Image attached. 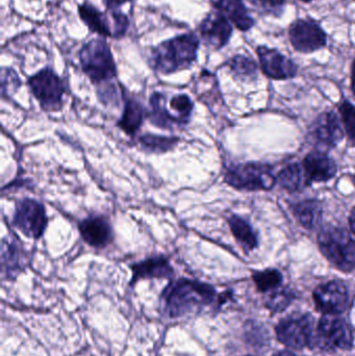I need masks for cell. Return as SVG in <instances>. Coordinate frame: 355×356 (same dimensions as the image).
<instances>
[{"label": "cell", "mask_w": 355, "mask_h": 356, "mask_svg": "<svg viewBox=\"0 0 355 356\" xmlns=\"http://www.w3.org/2000/svg\"><path fill=\"white\" fill-rule=\"evenodd\" d=\"M216 301L217 292L210 284L188 278L170 282L160 295L163 314L169 319L196 315Z\"/></svg>", "instance_id": "1"}, {"label": "cell", "mask_w": 355, "mask_h": 356, "mask_svg": "<svg viewBox=\"0 0 355 356\" xmlns=\"http://www.w3.org/2000/svg\"><path fill=\"white\" fill-rule=\"evenodd\" d=\"M198 47L199 40L194 33L179 35L151 50L150 65L162 74L190 68L197 58Z\"/></svg>", "instance_id": "2"}, {"label": "cell", "mask_w": 355, "mask_h": 356, "mask_svg": "<svg viewBox=\"0 0 355 356\" xmlns=\"http://www.w3.org/2000/svg\"><path fill=\"white\" fill-rule=\"evenodd\" d=\"M79 60L83 72L95 85L108 83L116 77V64L104 40H91L85 44L79 52Z\"/></svg>", "instance_id": "3"}, {"label": "cell", "mask_w": 355, "mask_h": 356, "mask_svg": "<svg viewBox=\"0 0 355 356\" xmlns=\"http://www.w3.org/2000/svg\"><path fill=\"white\" fill-rule=\"evenodd\" d=\"M319 248L333 266L344 272L355 269V240L339 227L323 229L318 236Z\"/></svg>", "instance_id": "4"}, {"label": "cell", "mask_w": 355, "mask_h": 356, "mask_svg": "<svg viewBox=\"0 0 355 356\" xmlns=\"http://www.w3.org/2000/svg\"><path fill=\"white\" fill-rule=\"evenodd\" d=\"M224 180L233 188L247 191L270 190L276 182L268 166L256 163L229 167Z\"/></svg>", "instance_id": "5"}, {"label": "cell", "mask_w": 355, "mask_h": 356, "mask_svg": "<svg viewBox=\"0 0 355 356\" xmlns=\"http://www.w3.org/2000/svg\"><path fill=\"white\" fill-rule=\"evenodd\" d=\"M277 339L290 348L302 349L317 345L314 319L310 315H292L276 326Z\"/></svg>", "instance_id": "6"}, {"label": "cell", "mask_w": 355, "mask_h": 356, "mask_svg": "<svg viewBox=\"0 0 355 356\" xmlns=\"http://www.w3.org/2000/svg\"><path fill=\"white\" fill-rule=\"evenodd\" d=\"M28 87L45 111H58L63 106L66 88L52 69L45 68L29 77Z\"/></svg>", "instance_id": "7"}, {"label": "cell", "mask_w": 355, "mask_h": 356, "mask_svg": "<svg viewBox=\"0 0 355 356\" xmlns=\"http://www.w3.org/2000/svg\"><path fill=\"white\" fill-rule=\"evenodd\" d=\"M12 223L27 238L39 240L48 224L45 207L35 199H21L16 202Z\"/></svg>", "instance_id": "8"}, {"label": "cell", "mask_w": 355, "mask_h": 356, "mask_svg": "<svg viewBox=\"0 0 355 356\" xmlns=\"http://www.w3.org/2000/svg\"><path fill=\"white\" fill-rule=\"evenodd\" d=\"M289 38L295 50L311 54L327 46V35L314 19H298L289 29Z\"/></svg>", "instance_id": "9"}, {"label": "cell", "mask_w": 355, "mask_h": 356, "mask_svg": "<svg viewBox=\"0 0 355 356\" xmlns=\"http://www.w3.org/2000/svg\"><path fill=\"white\" fill-rule=\"evenodd\" d=\"M354 337L345 320L336 315H325L320 320L317 332V345L327 349L349 350Z\"/></svg>", "instance_id": "10"}, {"label": "cell", "mask_w": 355, "mask_h": 356, "mask_svg": "<svg viewBox=\"0 0 355 356\" xmlns=\"http://www.w3.org/2000/svg\"><path fill=\"white\" fill-rule=\"evenodd\" d=\"M348 299L347 286L337 280L321 284L314 292L315 305L325 315H338L345 312Z\"/></svg>", "instance_id": "11"}, {"label": "cell", "mask_w": 355, "mask_h": 356, "mask_svg": "<svg viewBox=\"0 0 355 356\" xmlns=\"http://www.w3.org/2000/svg\"><path fill=\"white\" fill-rule=\"evenodd\" d=\"M202 41L208 47L220 49L224 47L233 35V26L220 12L210 13L199 26Z\"/></svg>", "instance_id": "12"}, {"label": "cell", "mask_w": 355, "mask_h": 356, "mask_svg": "<svg viewBox=\"0 0 355 356\" xmlns=\"http://www.w3.org/2000/svg\"><path fill=\"white\" fill-rule=\"evenodd\" d=\"M256 52L263 71L270 79L283 81L292 79L297 74V66L279 50L258 46Z\"/></svg>", "instance_id": "13"}, {"label": "cell", "mask_w": 355, "mask_h": 356, "mask_svg": "<svg viewBox=\"0 0 355 356\" xmlns=\"http://www.w3.org/2000/svg\"><path fill=\"white\" fill-rule=\"evenodd\" d=\"M79 232L85 244L96 249L106 248L114 240L112 226L104 216L93 215L79 223Z\"/></svg>", "instance_id": "14"}, {"label": "cell", "mask_w": 355, "mask_h": 356, "mask_svg": "<svg viewBox=\"0 0 355 356\" xmlns=\"http://www.w3.org/2000/svg\"><path fill=\"white\" fill-rule=\"evenodd\" d=\"M313 141L323 147L333 148L343 140L344 134L335 113L320 115L311 129Z\"/></svg>", "instance_id": "15"}, {"label": "cell", "mask_w": 355, "mask_h": 356, "mask_svg": "<svg viewBox=\"0 0 355 356\" xmlns=\"http://www.w3.org/2000/svg\"><path fill=\"white\" fill-rule=\"evenodd\" d=\"M131 269L133 271L131 286H133L141 280H167L172 278L174 275V269L171 266L168 257L165 255L149 257L140 263L133 264L131 266Z\"/></svg>", "instance_id": "16"}, {"label": "cell", "mask_w": 355, "mask_h": 356, "mask_svg": "<svg viewBox=\"0 0 355 356\" xmlns=\"http://www.w3.org/2000/svg\"><path fill=\"white\" fill-rule=\"evenodd\" d=\"M215 6L240 31H248L256 23L248 13L243 0H217Z\"/></svg>", "instance_id": "17"}, {"label": "cell", "mask_w": 355, "mask_h": 356, "mask_svg": "<svg viewBox=\"0 0 355 356\" xmlns=\"http://www.w3.org/2000/svg\"><path fill=\"white\" fill-rule=\"evenodd\" d=\"M304 167L312 181H327L337 173L333 159L320 152H313L304 159Z\"/></svg>", "instance_id": "18"}, {"label": "cell", "mask_w": 355, "mask_h": 356, "mask_svg": "<svg viewBox=\"0 0 355 356\" xmlns=\"http://www.w3.org/2000/svg\"><path fill=\"white\" fill-rule=\"evenodd\" d=\"M79 13L81 20L88 25L90 31L104 37L114 38V23H110V19L104 13L100 12L88 2L79 6Z\"/></svg>", "instance_id": "19"}, {"label": "cell", "mask_w": 355, "mask_h": 356, "mask_svg": "<svg viewBox=\"0 0 355 356\" xmlns=\"http://www.w3.org/2000/svg\"><path fill=\"white\" fill-rule=\"evenodd\" d=\"M145 110L141 102L133 97L125 98L124 111L117 125L129 137H135L143 124Z\"/></svg>", "instance_id": "20"}, {"label": "cell", "mask_w": 355, "mask_h": 356, "mask_svg": "<svg viewBox=\"0 0 355 356\" xmlns=\"http://www.w3.org/2000/svg\"><path fill=\"white\" fill-rule=\"evenodd\" d=\"M312 180L306 175L304 165L292 164L279 175V184L289 192H298L310 186Z\"/></svg>", "instance_id": "21"}, {"label": "cell", "mask_w": 355, "mask_h": 356, "mask_svg": "<svg viewBox=\"0 0 355 356\" xmlns=\"http://www.w3.org/2000/svg\"><path fill=\"white\" fill-rule=\"evenodd\" d=\"M293 211L300 223L308 229L316 228L322 219V209L320 203L316 200H306L297 203L294 205Z\"/></svg>", "instance_id": "22"}, {"label": "cell", "mask_w": 355, "mask_h": 356, "mask_svg": "<svg viewBox=\"0 0 355 356\" xmlns=\"http://www.w3.org/2000/svg\"><path fill=\"white\" fill-rule=\"evenodd\" d=\"M229 224L233 236L244 249L249 251L258 246V236L248 222L238 216H231Z\"/></svg>", "instance_id": "23"}, {"label": "cell", "mask_w": 355, "mask_h": 356, "mask_svg": "<svg viewBox=\"0 0 355 356\" xmlns=\"http://www.w3.org/2000/svg\"><path fill=\"white\" fill-rule=\"evenodd\" d=\"M179 142V139L176 137H167V136L152 135V134H145L140 136L139 138L141 147L152 154H165L170 152Z\"/></svg>", "instance_id": "24"}, {"label": "cell", "mask_w": 355, "mask_h": 356, "mask_svg": "<svg viewBox=\"0 0 355 356\" xmlns=\"http://www.w3.org/2000/svg\"><path fill=\"white\" fill-rule=\"evenodd\" d=\"M227 66L236 79L244 81H251L256 79L258 66L252 58L242 54L233 56L227 62Z\"/></svg>", "instance_id": "25"}, {"label": "cell", "mask_w": 355, "mask_h": 356, "mask_svg": "<svg viewBox=\"0 0 355 356\" xmlns=\"http://www.w3.org/2000/svg\"><path fill=\"white\" fill-rule=\"evenodd\" d=\"M14 243L6 244L3 241V246L8 248V251L2 249V269L6 272L8 277H15L21 271L20 259H19V250Z\"/></svg>", "instance_id": "26"}, {"label": "cell", "mask_w": 355, "mask_h": 356, "mask_svg": "<svg viewBox=\"0 0 355 356\" xmlns=\"http://www.w3.org/2000/svg\"><path fill=\"white\" fill-rule=\"evenodd\" d=\"M254 280L261 292L276 289L283 282L281 273L275 269L265 270V271L256 272L254 274Z\"/></svg>", "instance_id": "27"}, {"label": "cell", "mask_w": 355, "mask_h": 356, "mask_svg": "<svg viewBox=\"0 0 355 356\" xmlns=\"http://www.w3.org/2000/svg\"><path fill=\"white\" fill-rule=\"evenodd\" d=\"M252 2L258 12L276 18L283 16L287 6V0H252Z\"/></svg>", "instance_id": "28"}, {"label": "cell", "mask_w": 355, "mask_h": 356, "mask_svg": "<svg viewBox=\"0 0 355 356\" xmlns=\"http://www.w3.org/2000/svg\"><path fill=\"white\" fill-rule=\"evenodd\" d=\"M293 298L294 295L289 290L276 291L269 296L266 305L270 311L279 313L287 309Z\"/></svg>", "instance_id": "29"}, {"label": "cell", "mask_w": 355, "mask_h": 356, "mask_svg": "<svg viewBox=\"0 0 355 356\" xmlns=\"http://www.w3.org/2000/svg\"><path fill=\"white\" fill-rule=\"evenodd\" d=\"M340 112L345 124L346 133L350 141L355 144V106L349 102H344L340 108Z\"/></svg>", "instance_id": "30"}, {"label": "cell", "mask_w": 355, "mask_h": 356, "mask_svg": "<svg viewBox=\"0 0 355 356\" xmlns=\"http://www.w3.org/2000/svg\"><path fill=\"white\" fill-rule=\"evenodd\" d=\"M21 81L18 75L12 69H2V96L13 93L20 87Z\"/></svg>", "instance_id": "31"}, {"label": "cell", "mask_w": 355, "mask_h": 356, "mask_svg": "<svg viewBox=\"0 0 355 356\" xmlns=\"http://www.w3.org/2000/svg\"><path fill=\"white\" fill-rule=\"evenodd\" d=\"M113 21H114V38L119 39L122 38L126 33L127 29L129 26V20L126 15L120 12H114L112 14Z\"/></svg>", "instance_id": "32"}, {"label": "cell", "mask_w": 355, "mask_h": 356, "mask_svg": "<svg viewBox=\"0 0 355 356\" xmlns=\"http://www.w3.org/2000/svg\"><path fill=\"white\" fill-rule=\"evenodd\" d=\"M131 1V0H104V4L106 8L114 10V8H119L122 4L126 3V2Z\"/></svg>", "instance_id": "33"}, {"label": "cell", "mask_w": 355, "mask_h": 356, "mask_svg": "<svg viewBox=\"0 0 355 356\" xmlns=\"http://www.w3.org/2000/svg\"><path fill=\"white\" fill-rule=\"evenodd\" d=\"M352 91H354V93L355 95V60H354V64H352Z\"/></svg>", "instance_id": "34"}, {"label": "cell", "mask_w": 355, "mask_h": 356, "mask_svg": "<svg viewBox=\"0 0 355 356\" xmlns=\"http://www.w3.org/2000/svg\"><path fill=\"white\" fill-rule=\"evenodd\" d=\"M350 226H352V230L355 234V207L352 211V215H350Z\"/></svg>", "instance_id": "35"}, {"label": "cell", "mask_w": 355, "mask_h": 356, "mask_svg": "<svg viewBox=\"0 0 355 356\" xmlns=\"http://www.w3.org/2000/svg\"><path fill=\"white\" fill-rule=\"evenodd\" d=\"M274 356H297L294 353H290V351H281V353H276Z\"/></svg>", "instance_id": "36"}, {"label": "cell", "mask_w": 355, "mask_h": 356, "mask_svg": "<svg viewBox=\"0 0 355 356\" xmlns=\"http://www.w3.org/2000/svg\"><path fill=\"white\" fill-rule=\"evenodd\" d=\"M302 1H304V2H311V1H313V0H302Z\"/></svg>", "instance_id": "37"}, {"label": "cell", "mask_w": 355, "mask_h": 356, "mask_svg": "<svg viewBox=\"0 0 355 356\" xmlns=\"http://www.w3.org/2000/svg\"><path fill=\"white\" fill-rule=\"evenodd\" d=\"M354 184H355V177H354Z\"/></svg>", "instance_id": "38"}, {"label": "cell", "mask_w": 355, "mask_h": 356, "mask_svg": "<svg viewBox=\"0 0 355 356\" xmlns=\"http://www.w3.org/2000/svg\"><path fill=\"white\" fill-rule=\"evenodd\" d=\"M354 1H355V0H354Z\"/></svg>", "instance_id": "39"}]
</instances>
